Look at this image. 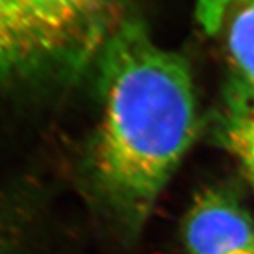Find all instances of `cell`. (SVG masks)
I'll use <instances>...</instances> for the list:
<instances>
[{"label":"cell","mask_w":254,"mask_h":254,"mask_svg":"<svg viewBox=\"0 0 254 254\" xmlns=\"http://www.w3.org/2000/svg\"><path fill=\"white\" fill-rule=\"evenodd\" d=\"M102 110L91 147L92 185L113 219L137 235L199 130L190 64L126 16L98 55Z\"/></svg>","instance_id":"cell-1"},{"label":"cell","mask_w":254,"mask_h":254,"mask_svg":"<svg viewBox=\"0 0 254 254\" xmlns=\"http://www.w3.org/2000/svg\"><path fill=\"white\" fill-rule=\"evenodd\" d=\"M125 17L123 0H0V85L78 72Z\"/></svg>","instance_id":"cell-2"},{"label":"cell","mask_w":254,"mask_h":254,"mask_svg":"<svg viewBox=\"0 0 254 254\" xmlns=\"http://www.w3.org/2000/svg\"><path fill=\"white\" fill-rule=\"evenodd\" d=\"M182 240L190 254H254V222L235 193L209 188L187 210Z\"/></svg>","instance_id":"cell-3"},{"label":"cell","mask_w":254,"mask_h":254,"mask_svg":"<svg viewBox=\"0 0 254 254\" xmlns=\"http://www.w3.org/2000/svg\"><path fill=\"white\" fill-rule=\"evenodd\" d=\"M216 36L229 66V100L254 106V1L230 9Z\"/></svg>","instance_id":"cell-4"},{"label":"cell","mask_w":254,"mask_h":254,"mask_svg":"<svg viewBox=\"0 0 254 254\" xmlns=\"http://www.w3.org/2000/svg\"><path fill=\"white\" fill-rule=\"evenodd\" d=\"M36 218L23 185L0 190V254H34Z\"/></svg>","instance_id":"cell-5"},{"label":"cell","mask_w":254,"mask_h":254,"mask_svg":"<svg viewBox=\"0 0 254 254\" xmlns=\"http://www.w3.org/2000/svg\"><path fill=\"white\" fill-rule=\"evenodd\" d=\"M223 140L254 182V106L229 100Z\"/></svg>","instance_id":"cell-6"},{"label":"cell","mask_w":254,"mask_h":254,"mask_svg":"<svg viewBox=\"0 0 254 254\" xmlns=\"http://www.w3.org/2000/svg\"><path fill=\"white\" fill-rule=\"evenodd\" d=\"M254 0H196L195 14L202 28L212 36H216L226 14L235 6Z\"/></svg>","instance_id":"cell-7"}]
</instances>
